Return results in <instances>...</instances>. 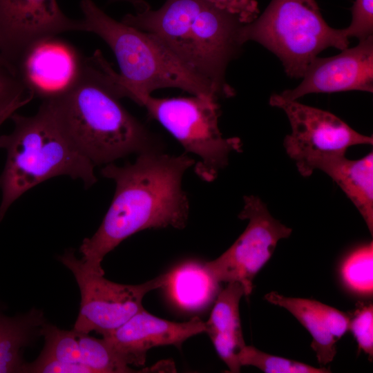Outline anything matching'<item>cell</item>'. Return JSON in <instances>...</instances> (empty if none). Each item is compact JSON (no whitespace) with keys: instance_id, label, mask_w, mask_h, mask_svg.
<instances>
[{"instance_id":"2e32d148","label":"cell","mask_w":373,"mask_h":373,"mask_svg":"<svg viewBox=\"0 0 373 373\" xmlns=\"http://www.w3.org/2000/svg\"><path fill=\"white\" fill-rule=\"evenodd\" d=\"M245 290L237 282L228 283L219 294L210 316L204 322L206 332L219 356L230 372H237L240 364L238 354L245 345L239 314V303Z\"/></svg>"},{"instance_id":"3957f363","label":"cell","mask_w":373,"mask_h":373,"mask_svg":"<svg viewBox=\"0 0 373 373\" xmlns=\"http://www.w3.org/2000/svg\"><path fill=\"white\" fill-rule=\"evenodd\" d=\"M124 23L155 35L189 71L209 84L220 97L235 90L225 79L229 62L242 46V23L206 0H166L156 10L127 14Z\"/></svg>"},{"instance_id":"d4e9b609","label":"cell","mask_w":373,"mask_h":373,"mask_svg":"<svg viewBox=\"0 0 373 373\" xmlns=\"http://www.w3.org/2000/svg\"><path fill=\"white\" fill-rule=\"evenodd\" d=\"M218 9L229 13L242 24L254 21L259 15L256 0H206Z\"/></svg>"},{"instance_id":"83f0119b","label":"cell","mask_w":373,"mask_h":373,"mask_svg":"<svg viewBox=\"0 0 373 373\" xmlns=\"http://www.w3.org/2000/svg\"><path fill=\"white\" fill-rule=\"evenodd\" d=\"M111 2L124 1L131 3L137 10V12H142L150 9L149 4L144 0H109Z\"/></svg>"},{"instance_id":"ac0fdd59","label":"cell","mask_w":373,"mask_h":373,"mask_svg":"<svg viewBox=\"0 0 373 373\" xmlns=\"http://www.w3.org/2000/svg\"><path fill=\"white\" fill-rule=\"evenodd\" d=\"M44 323L42 312L39 309H32L15 317L0 314V373L21 372L25 364L22 350L36 334L41 335Z\"/></svg>"},{"instance_id":"f1b7e54d","label":"cell","mask_w":373,"mask_h":373,"mask_svg":"<svg viewBox=\"0 0 373 373\" xmlns=\"http://www.w3.org/2000/svg\"><path fill=\"white\" fill-rule=\"evenodd\" d=\"M0 64L3 65L6 68H8L10 70H11L10 66L3 59V57L0 55Z\"/></svg>"},{"instance_id":"5bb4252c","label":"cell","mask_w":373,"mask_h":373,"mask_svg":"<svg viewBox=\"0 0 373 373\" xmlns=\"http://www.w3.org/2000/svg\"><path fill=\"white\" fill-rule=\"evenodd\" d=\"M205 332L204 322L198 316L176 323L157 318L144 308L103 338L128 365L140 366L151 348L169 345L180 348L186 339Z\"/></svg>"},{"instance_id":"8992f818","label":"cell","mask_w":373,"mask_h":373,"mask_svg":"<svg viewBox=\"0 0 373 373\" xmlns=\"http://www.w3.org/2000/svg\"><path fill=\"white\" fill-rule=\"evenodd\" d=\"M344 29L329 26L315 0H271L254 21L242 24L238 39L254 41L273 52L286 74L302 78L309 64L323 50L349 47Z\"/></svg>"},{"instance_id":"6da1fadb","label":"cell","mask_w":373,"mask_h":373,"mask_svg":"<svg viewBox=\"0 0 373 373\" xmlns=\"http://www.w3.org/2000/svg\"><path fill=\"white\" fill-rule=\"evenodd\" d=\"M194 164L186 153L155 151L137 155L133 163L104 165L101 174L114 181L115 193L99 227L79 247L82 267L104 275L105 256L133 234L151 228L183 229L189 204L182 178Z\"/></svg>"},{"instance_id":"30bf717a","label":"cell","mask_w":373,"mask_h":373,"mask_svg":"<svg viewBox=\"0 0 373 373\" xmlns=\"http://www.w3.org/2000/svg\"><path fill=\"white\" fill-rule=\"evenodd\" d=\"M248 224L238 238L215 260L201 267L216 283H239L245 296L251 294L254 279L271 258L278 242L288 238L291 229L276 220L267 205L257 196L244 197V207L238 214Z\"/></svg>"},{"instance_id":"484cf974","label":"cell","mask_w":373,"mask_h":373,"mask_svg":"<svg viewBox=\"0 0 373 373\" xmlns=\"http://www.w3.org/2000/svg\"><path fill=\"white\" fill-rule=\"evenodd\" d=\"M21 372L91 373L86 366L40 356L31 363H25Z\"/></svg>"},{"instance_id":"5b68a950","label":"cell","mask_w":373,"mask_h":373,"mask_svg":"<svg viewBox=\"0 0 373 373\" xmlns=\"http://www.w3.org/2000/svg\"><path fill=\"white\" fill-rule=\"evenodd\" d=\"M82 31L97 35L109 46L119 68L112 77L122 98L151 95L159 88H176L192 95L220 99L214 88L189 71L153 34L117 21L92 0H82Z\"/></svg>"},{"instance_id":"277c9868","label":"cell","mask_w":373,"mask_h":373,"mask_svg":"<svg viewBox=\"0 0 373 373\" xmlns=\"http://www.w3.org/2000/svg\"><path fill=\"white\" fill-rule=\"evenodd\" d=\"M10 118L13 130L0 135V149L6 153L0 175V222L23 193L52 178L80 180L85 188L97 182L95 166L64 136L46 101L32 115L15 112Z\"/></svg>"},{"instance_id":"e0dca14e","label":"cell","mask_w":373,"mask_h":373,"mask_svg":"<svg viewBox=\"0 0 373 373\" xmlns=\"http://www.w3.org/2000/svg\"><path fill=\"white\" fill-rule=\"evenodd\" d=\"M316 169L329 175L342 189L359 211L367 228L373 233V154L358 160L344 155L320 162Z\"/></svg>"},{"instance_id":"9a60e30c","label":"cell","mask_w":373,"mask_h":373,"mask_svg":"<svg viewBox=\"0 0 373 373\" xmlns=\"http://www.w3.org/2000/svg\"><path fill=\"white\" fill-rule=\"evenodd\" d=\"M266 300L289 312L309 332L318 363L326 365L336 354V343L348 330L349 314L319 301L291 298L271 291Z\"/></svg>"},{"instance_id":"cb8c5ba5","label":"cell","mask_w":373,"mask_h":373,"mask_svg":"<svg viewBox=\"0 0 373 373\" xmlns=\"http://www.w3.org/2000/svg\"><path fill=\"white\" fill-rule=\"evenodd\" d=\"M28 95L19 78L0 64V113L15 102Z\"/></svg>"},{"instance_id":"7a4b0ae2","label":"cell","mask_w":373,"mask_h":373,"mask_svg":"<svg viewBox=\"0 0 373 373\" xmlns=\"http://www.w3.org/2000/svg\"><path fill=\"white\" fill-rule=\"evenodd\" d=\"M111 65L99 50L86 57L77 81L46 101L70 144L95 166L131 154L161 151L157 136L122 104Z\"/></svg>"},{"instance_id":"d6986e66","label":"cell","mask_w":373,"mask_h":373,"mask_svg":"<svg viewBox=\"0 0 373 373\" xmlns=\"http://www.w3.org/2000/svg\"><path fill=\"white\" fill-rule=\"evenodd\" d=\"M174 296L185 307L202 305L215 291L217 283L202 270L201 266L187 265L171 272Z\"/></svg>"},{"instance_id":"ba28073f","label":"cell","mask_w":373,"mask_h":373,"mask_svg":"<svg viewBox=\"0 0 373 373\" xmlns=\"http://www.w3.org/2000/svg\"><path fill=\"white\" fill-rule=\"evenodd\" d=\"M269 104L282 109L288 117L291 132L285 137L283 146L304 177L310 176L323 160L345 155L352 146L373 144L372 136L359 133L328 111L280 94L272 95Z\"/></svg>"},{"instance_id":"7c38bea8","label":"cell","mask_w":373,"mask_h":373,"mask_svg":"<svg viewBox=\"0 0 373 373\" xmlns=\"http://www.w3.org/2000/svg\"><path fill=\"white\" fill-rule=\"evenodd\" d=\"M85 59L70 44L54 37L28 49L15 64V75L33 98L50 99L72 88Z\"/></svg>"},{"instance_id":"603a6c76","label":"cell","mask_w":373,"mask_h":373,"mask_svg":"<svg viewBox=\"0 0 373 373\" xmlns=\"http://www.w3.org/2000/svg\"><path fill=\"white\" fill-rule=\"evenodd\" d=\"M352 18L344 28L347 36L364 40L373 33V0H355L352 8Z\"/></svg>"},{"instance_id":"8fae6325","label":"cell","mask_w":373,"mask_h":373,"mask_svg":"<svg viewBox=\"0 0 373 373\" xmlns=\"http://www.w3.org/2000/svg\"><path fill=\"white\" fill-rule=\"evenodd\" d=\"M69 31H82V20L66 16L56 0H0V55L14 74L31 46Z\"/></svg>"},{"instance_id":"7402d4cb","label":"cell","mask_w":373,"mask_h":373,"mask_svg":"<svg viewBox=\"0 0 373 373\" xmlns=\"http://www.w3.org/2000/svg\"><path fill=\"white\" fill-rule=\"evenodd\" d=\"M349 327L355 337L358 349L373 357V305L372 303H358L354 311L349 315Z\"/></svg>"},{"instance_id":"9c48e42d","label":"cell","mask_w":373,"mask_h":373,"mask_svg":"<svg viewBox=\"0 0 373 373\" xmlns=\"http://www.w3.org/2000/svg\"><path fill=\"white\" fill-rule=\"evenodd\" d=\"M59 260L73 274L81 301L73 329L106 336L144 309L142 300L149 291L168 285L171 272L139 285L119 284L104 275L84 269L73 249L66 250Z\"/></svg>"},{"instance_id":"ffe728a7","label":"cell","mask_w":373,"mask_h":373,"mask_svg":"<svg viewBox=\"0 0 373 373\" xmlns=\"http://www.w3.org/2000/svg\"><path fill=\"white\" fill-rule=\"evenodd\" d=\"M341 275L345 286L361 296L373 292V243L353 250L343 260Z\"/></svg>"},{"instance_id":"4fadbf2b","label":"cell","mask_w":373,"mask_h":373,"mask_svg":"<svg viewBox=\"0 0 373 373\" xmlns=\"http://www.w3.org/2000/svg\"><path fill=\"white\" fill-rule=\"evenodd\" d=\"M337 55L316 57L308 66L302 82L280 95L297 100L311 93L350 90L373 92V36L359 41L354 47L341 50Z\"/></svg>"},{"instance_id":"44dd1931","label":"cell","mask_w":373,"mask_h":373,"mask_svg":"<svg viewBox=\"0 0 373 373\" xmlns=\"http://www.w3.org/2000/svg\"><path fill=\"white\" fill-rule=\"evenodd\" d=\"M238 358L242 366H254L265 373L330 372V370L325 367H316L294 360L269 354L255 347L246 345L239 352Z\"/></svg>"},{"instance_id":"52a82bcc","label":"cell","mask_w":373,"mask_h":373,"mask_svg":"<svg viewBox=\"0 0 373 373\" xmlns=\"http://www.w3.org/2000/svg\"><path fill=\"white\" fill-rule=\"evenodd\" d=\"M218 98L192 95L157 98L138 94L132 100L144 106L149 116L160 123L184 149L195 155L198 176L213 181L227 164L231 153L242 152L239 137H224L218 127Z\"/></svg>"},{"instance_id":"4316f807","label":"cell","mask_w":373,"mask_h":373,"mask_svg":"<svg viewBox=\"0 0 373 373\" xmlns=\"http://www.w3.org/2000/svg\"><path fill=\"white\" fill-rule=\"evenodd\" d=\"M25 105V102L18 100L12 103L6 109L0 113V126L10 117L12 114L17 111L19 108Z\"/></svg>"}]
</instances>
